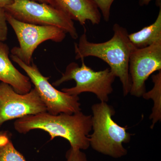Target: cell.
<instances>
[{"mask_svg": "<svg viewBox=\"0 0 161 161\" xmlns=\"http://www.w3.org/2000/svg\"><path fill=\"white\" fill-rule=\"evenodd\" d=\"M161 70V40L143 48L132 49L129 61L130 95L140 98L146 92V82L153 73Z\"/></svg>", "mask_w": 161, "mask_h": 161, "instance_id": "cell-9", "label": "cell"}, {"mask_svg": "<svg viewBox=\"0 0 161 161\" xmlns=\"http://www.w3.org/2000/svg\"><path fill=\"white\" fill-rule=\"evenodd\" d=\"M80 67L75 62L69 64L66 67L62 77L53 82L54 86H58L64 82L74 80L76 82L75 86L65 88L61 91L68 95L78 96L84 92H90L96 95L97 98L103 102H108L109 96L113 92L112 84L116 78L110 68L95 71L85 63L84 59Z\"/></svg>", "mask_w": 161, "mask_h": 161, "instance_id": "cell-4", "label": "cell"}, {"mask_svg": "<svg viewBox=\"0 0 161 161\" xmlns=\"http://www.w3.org/2000/svg\"><path fill=\"white\" fill-rule=\"evenodd\" d=\"M10 137L11 134L8 131H0V148L9 142Z\"/></svg>", "mask_w": 161, "mask_h": 161, "instance_id": "cell-18", "label": "cell"}, {"mask_svg": "<svg viewBox=\"0 0 161 161\" xmlns=\"http://www.w3.org/2000/svg\"><path fill=\"white\" fill-rule=\"evenodd\" d=\"M14 3V0H0V6L4 7L11 5Z\"/></svg>", "mask_w": 161, "mask_h": 161, "instance_id": "cell-20", "label": "cell"}, {"mask_svg": "<svg viewBox=\"0 0 161 161\" xmlns=\"http://www.w3.org/2000/svg\"><path fill=\"white\" fill-rule=\"evenodd\" d=\"M152 78L154 83L153 87L150 92H146L142 96L145 99L152 98L154 102V106L150 117L152 120L151 129H153L155 124L158 121H160L161 119V70L159 71L156 75H153Z\"/></svg>", "mask_w": 161, "mask_h": 161, "instance_id": "cell-13", "label": "cell"}, {"mask_svg": "<svg viewBox=\"0 0 161 161\" xmlns=\"http://www.w3.org/2000/svg\"><path fill=\"white\" fill-rule=\"evenodd\" d=\"M132 46L136 48H143L161 40V7L154 23L139 31L128 36Z\"/></svg>", "mask_w": 161, "mask_h": 161, "instance_id": "cell-12", "label": "cell"}, {"mask_svg": "<svg viewBox=\"0 0 161 161\" xmlns=\"http://www.w3.org/2000/svg\"><path fill=\"white\" fill-rule=\"evenodd\" d=\"M52 6L84 26L87 21L98 25L102 14L93 0H51Z\"/></svg>", "mask_w": 161, "mask_h": 161, "instance_id": "cell-10", "label": "cell"}, {"mask_svg": "<svg viewBox=\"0 0 161 161\" xmlns=\"http://www.w3.org/2000/svg\"><path fill=\"white\" fill-rule=\"evenodd\" d=\"M101 11L104 19L108 22L110 17L111 6L115 0H93Z\"/></svg>", "mask_w": 161, "mask_h": 161, "instance_id": "cell-15", "label": "cell"}, {"mask_svg": "<svg viewBox=\"0 0 161 161\" xmlns=\"http://www.w3.org/2000/svg\"><path fill=\"white\" fill-rule=\"evenodd\" d=\"M114 34L110 40L103 43H93L88 40L86 31L80 36L78 43H75V59L89 57L101 59L108 64L111 71L119 78L124 96L130 93L131 80L129 74L130 54L134 48L129 40L126 28L115 23Z\"/></svg>", "mask_w": 161, "mask_h": 161, "instance_id": "cell-2", "label": "cell"}, {"mask_svg": "<svg viewBox=\"0 0 161 161\" xmlns=\"http://www.w3.org/2000/svg\"><path fill=\"white\" fill-rule=\"evenodd\" d=\"M93 133L89 135L90 146L98 153L115 158L127 155L124 143L131 141L132 134L113 120L115 112L112 106L100 102L92 107Z\"/></svg>", "mask_w": 161, "mask_h": 161, "instance_id": "cell-3", "label": "cell"}, {"mask_svg": "<svg viewBox=\"0 0 161 161\" xmlns=\"http://www.w3.org/2000/svg\"><path fill=\"white\" fill-rule=\"evenodd\" d=\"M10 57L29 77L46 106L47 112L57 115L60 113L73 114L81 111L78 96L68 95L55 88L48 81L49 77L43 76L33 61L31 65H27L14 55H11Z\"/></svg>", "mask_w": 161, "mask_h": 161, "instance_id": "cell-6", "label": "cell"}, {"mask_svg": "<svg viewBox=\"0 0 161 161\" xmlns=\"http://www.w3.org/2000/svg\"><path fill=\"white\" fill-rule=\"evenodd\" d=\"M9 46L0 43V81L8 84L17 93L25 94L32 89L29 77L22 74L14 66L9 57Z\"/></svg>", "mask_w": 161, "mask_h": 161, "instance_id": "cell-11", "label": "cell"}, {"mask_svg": "<svg viewBox=\"0 0 161 161\" xmlns=\"http://www.w3.org/2000/svg\"><path fill=\"white\" fill-rule=\"evenodd\" d=\"M7 23L6 12L3 7L0 6V43L7 40L8 33Z\"/></svg>", "mask_w": 161, "mask_h": 161, "instance_id": "cell-16", "label": "cell"}, {"mask_svg": "<svg viewBox=\"0 0 161 161\" xmlns=\"http://www.w3.org/2000/svg\"><path fill=\"white\" fill-rule=\"evenodd\" d=\"M14 125L15 130L22 134L40 130L49 134L50 141L57 137L65 139L73 149L86 150L90 147L92 115H85L81 111L73 114L53 115L45 112L26 115L16 119Z\"/></svg>", "mask_w": 161, "mask_h": 161, "instance_id": "cell-1", "label": "cell"}, {"mask_svg": "<svg viewBox=\"0 0 161 161\" xmlns=\"http://www.w3.org/2000/svg\"><path fill=\"white\" fill-rule=\"evenodd\" d=\"M45 112L46 106L35 88L20 94L8 84L0 82V127L7 121Z\"/></svg>", "mask_w": 161, "mask_h": 161, "instance_id": "cell-8", "label": "cell"}, {"mask_svg": "<svg viewBox=\"0 0 161 161\" xmlns=\"http://www.w3.org/2000/svg\"><path fill=\"white\" fill-rule=\"evenodd\" d=\"M0 161H26L24 156L15 148L10 140L0 148Z\"/></svg>", "mask_w": 161, "mask_h": 161, "instance_id": "cell-14", "label": "cell"}, {"mask_svg": "<svg viewBox=\"0 0 161 161\" xmlns=\"http://www.w3.org/2000/svg\"><path fill=\"white\" fill-rule=\"evenodd\" d=\"M64 161H88L86 154L79 149L70 148L66 152Z\"/></svg>", "mask_w": 161, "mask_h": 161, "instance_id": "cell-17", "label": "cell"}, {"mask_svg": "<svg viewBox=\"0 0 161 161\" xmlns=\"http://www.w3.org/2000/svg\"><path fill=\"white\" fill-rule=\"evenodd\" d=\"M7 23L12 27L19 46L11 50L14 55L27 65L32 62V56L39 45L47 40L60 43L66 37V33L57 26H40L20 22L6 12Z\"/></svg>", "mask_w": 161, "mask_h": 161, "instance_id": "cell-7", "label": "cell"}, {"mask_svg": "<svg viewBox=\"0 0 161 161\" xmlns=\"http://www.w3.org/2000/svg\"><path fill=\"white\" fill-rule=\"evenodd\" d=\"M6 13L23 23L59 27L69 34L74 40L78 37L73 20L54 7L31 0H14V3L4 7Z\"/></svg>", "mask_w": 161, "mask_h": 161, "instance_id": "cell-5", "label": "cell"}, {"mask_svg": "<svg viewBox=\"0 0 161 161\" xmlns=\"http://www.w3.org/2000/svg\"><path fill=\"white\" fill-rule=\"evenodd\" d=\"M31 1L38 2V3H46V4H49L52 6L51 0H31Z\"/></svg>", "mask_w": 161, "mask_h": 161, "instance_id": "cell-21", "label": "cell"}, {"mask_svg": "<svg viewBox=\"0 0 161 161\" xmlns=\"http://www.w3.org/2000/svg\"><path fill=\"white\" fill-rule=\"evenodd\" d=\"M153 0H140L139 2L140 5L141 6H144V5H148L151 1ZM156 5L158 7H161V0H155Z\"/></svg>", "mask_w": 161, "mask_h": 161, "instance_id": "cell-19", "label": "cell"}]
</instances>
